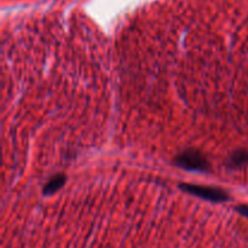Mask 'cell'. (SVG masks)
Listing matches in <instances>:
<instances>
[{
	"label": "cell",
	"mask_w": 248,
	"mask_h": 248,
	"mask_svg": "<svg viewBox=\"0 0 248 248\" xmlns=\"http://www.w3.org/2000/svg\"><path fill=\"white\" fill-rule=\"evenodd\" d=\"M174 164L188 171L206 172L208 170V161L198 150H186L182 153L176 157Z\"/></svg>",
	"instance_id": "cell-1"
},
{
	"label": "cell",
	"mask_w": 248,
	"mask_h": 248,
	"mask_svg": "<svg viewBox=\"0 0 248 248\" xmlns=\"http://www.w3.org/2000/svg\"><path fill=\"white\" fill-rule=\"evenodd\" d=\"M179 186L191 195H195L198 198L205 199L208 201H213V202H225V201L229 200V195L227 194V191L222 190V189L196 186V184H181Z\"/></svg>",
	"instance_id": "cell-2"
},
{
	"label": "cell",
	"mask_w": 248,
	"mask_h": 248,
	"mask_svg": "<svg viewBox=\"0 0 248 248\" xmlns=\"http://www.w3.org/2000/svg\"><path fill=\"white\" fill-rule=\"evenodd\" d=\"M65 183V177L62 174H57V176H53L50 181L47 182L45 186H44V194L45 195H52L56 191L60 190Z\"/></svg>",
	"instance_id": "cell-3"
},
{
	"label": "cell",
	"mask_w": 248,
	"mask_h": 248,
	"mask_svg": "<svg viewBox=\"0 0 248 248\" xmlns=\"http://www.w3.org/2000/svg\"><path fill=\"white\" fill-rule=\"evenodd\" d=\"M246 164H248V152H245V150L234 153L228 160V165L230 167H239Z\"/></svg>",
	"instance_id": "cell-4"
},
{
	"label": "cell",
	"mask_w": 248,
	"mask_h": 248,
	"mask_svg": "<svg viewBox=\"0 0 248 248\" xmlns=\"http://www.w3.org/2000/svg\"><path fill=\"white\" fill-rule=\"evenodd\" d=\"M236 211L240 213V215L245 216V217H248V206H245V205L237 206Z\"/></svg>",
	"instance_id": "cell-5"
}]
</instances>
